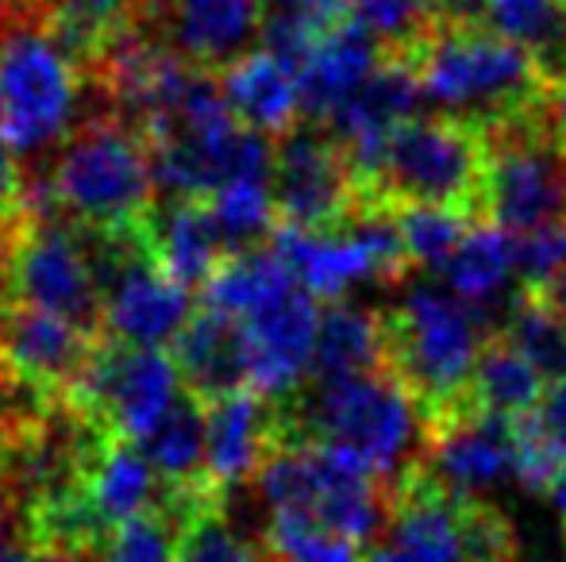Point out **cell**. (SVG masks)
I'll list each match as a JSON object with an SVG mask.
<instances>
[{
    "label": "cell",
    "instance_id": "cell-1",
    "mask_svg": "<svg viewBox=\"0 0 566 562\" xmlns=\"http://www.w3.org/2000/svg\"><path fill=\"white\" fill-rule=\"evenodd\" d=\"M397 54L412 62L420 93L440 105L443 116L474 124L485 136L544 113L552 89V77L536 54L478 20L440 15L409 51Z\"/></svg>",
    "mask_w": 566,
    "mask_h": 562
},
{
    "label": "cell",
    "instance_id": "cell-2",
    "mask_svg": "<svg viewBox=\"0 0 566 562\" xmlns=\"http://www.w3.org/2000/svg\"><path fill=\"white\" fill-rule=\"evenodd\" d=\"M277 443H324L397 481L424 450V413L386 370L313 382L277 401Z\"/></svg>",
    "mask_w": 566,
    "mask_h": 562
},
{
    "label": "cell",
    "instance_id": "cell-3",
    "mask_svg": "<svg viewBox=\"0 0 566 562\" xmlns=\"http://www.w3.org/2000/svg\"><path fill=\"white\" fill-rule=\"evenodd\" d=\"M201 293L205 305L243 328L254 393L282 401L308 382L321 308L270 243L231 255Z\"/></svg>",
    "mask_w": 566,
    "mask_h": 562
},
{
    "label": "cell",
    "instance_id": "cell-4",
    "mask_svg": "<svg viewBox=\"0 0 566 562\" xmlns=\"http://www.w3.org/2000/svg\"><path fill=\"white\" fill-rule=\"evenodd\" d=\"M482 328V308L420 285L381 312V370L420 405L424 435L470 413V374L490 339Z\"/></svg>",
    "mask_w": 566,
    "mask_h": 562
},
{
    "label": "cell",
    "instance_id": "cell-5",
    "mask_svg": "<svg viewBox=\"0 0 566 562\" xmlns=\"http://www.w3.org/2000/svg\"><path fill=\"white\" fill-rule=\"evenodd\" d=\"M51 212L97 235L139 232L158 204L155 155L139 124L93 116L62 142L46 178Z\"/></svg>",
    "mask_w": 566,
    "mask_h": 562
},
{
    "label": "cell",
    "instance_id": "cell-6",
    "mask_svg": "<svg viewBox=\"0 0 566 562\" xmlns=\"http://www.w3.org/2000/svg\"><path fill=\"white\" fill-rule=\"evenodd\" d=\"M366 562H516V532L493 501L451 494L412 463L389 481Z\"/></svg>",
    "mask_w": 566,
    "mask_h": 562
},
{
    "label": "cell",
    "instance_id": "cell-7",
    "mask_svg": "<svg viewBox=\"0 0 566 562\" xmlns=\"http://www.w3.org/2000/svg\"><path fill=\"white\" fill-rule=\"evenodd\" d=\"M485 170H490V136L454 116H409L381 142L374 178L358 193L363 204L378 209H454L478 216ZM482 220V216H478Z\"/></svg>",
    "mask_w": 566,
    "mask_h": 562
},
{
    "label": "cell",
    "instance_id": "cell-8",
    "mask_svg": "<svg viewBox=\"0 0 566 562\" xmlns=\"http://www.w3.org/2000/svg\"><path fill=\"white\" fill-rule=\"evenodd\" d=\"M90 70L39 15H0V139L15 155H43L77 131Z\"/></svg>",
    "mask_w": 566,
    "mask_h": 562
},
{
    "label": "cell",
    "instance_id": "cell-9",
    "mask_svg": "<svg viewBox=\"0 0 566 562\" xmlns=\"http://www.w3.org/2000/svg\"><path fill=\"white\" fill-rule=\"evenodd\" d=\"M254 481L270 512L316 520L363 548L378 536L386 517L389 481H381L355 455L324 443H277Z\"/></svg>",
    "mask_w": 566,
    "mask_h": 562
},
{
    "label": "cell",
    "instance_id": "cell-10",
    "mask_svg": "<svg viewBox=\"0 0 566 562\" xmlns=\"http://www.w3.org/2000/svg\"><path fill=\"white\" fill-rule=\"evenodd\" d=\"M478 216L513 235L566 227V147L555 139L547 113L490 131V170Z\"/></svg>",
    "mask_w": 566,
    "mask_h": 562
},
{
    "label": "cell",
    "instance_id": "cell-11",
    "mask_svg": "<svg viewBox=\"0 0 566 562\" xmlns=\"http://www.w3.org/2000/svg\"><path fill=\"white\" fill-rule=\"evenodd\" d=\"M12 300L105 336L101 278L82 227L62 216H28L12 240Z\"/></svg>",
    "mask_w": 566,
    "mask_h": 562
},
{
    "label": "cell",
    "instance_id": "cell-12",
    "mask_svg": "<svg viewBox=\"0 0 566 562\" xmlns=\"http://www.w3.org/2000/svg\"><path fill=\"white\" fill-rule=\"evenodd\" d=\"M181 393H186V385H181L178 367L166 351L101 336L82 382L74 385L66 401L105 432L143 443L166 421V413Z\"/></svg>",
    "mask_w": 566,
    "mask_h": 562
},
{
    "label": "cell",
    "instance_id": "cell-13",
    "mask_svg": "<svg viewBox=\"0 0 566 562\" xmlns=\"http://www.w3.org/2000/svg\"><path fill=\"white\" fill-rule=\"evenodd\" d=\"M270 193L277 224L297 232H336L358 212L350 162L321 124H297L274 142Z\"/></svg>",
    "mask_w": 566,
    "mask_h": 562
},
{
    "label": "cell",
    "instance_id": "cell-14",
    "mask_svg": "<svg viewBox=\"0 0 566 562\" xmlns=\"http://www.w3.org/2000/svg\"><path fill=\"white\" fill-rule=\"evenodd\" d=\"M101 336L31 305L0 308V378L35 405H62L82 382Z\"/></svg>",
    "mask_w": 566,
    "mask_h": 562
},
{
    "label": "cell",
    "instance_id": "cell-15",
    "mask_svg": "<svg viewBox=\"0 0 566 562\" xmlns=\"http://www.w3.org/2000/svg\"><path fill=\"white\" fill-rule=\"evenodd\" d=\"M417 466L459 497H482L509 478H521L513 421L462 413L424 435Z\"/></svg>",
    "mask_w": 566,
    "mask_h": 562
},
{
    "label": "cell",
    "instance_id": "cell-16",
    "mask_svg": "<svg viewBox=\"0 0 566 562\" xmlns=\"http://www.w3.org/2000/svg\"><path fill=\"white\" fill-rule=\"evenodd\" d=\"M274 447L277 401L254 390H239L205 405V470L220 494L259 478Z\"/></svg>",
    "mask_w": 566,
    "mask_h": 562
},
{
    "label": "cell",
    "instance_id": "cell-17",
    "mask_svg": "<svg viewBox=\"0 0 566 562\" xmlns=\"http://www.w3.org/2000/svg\"><path fill=\"white\" fill-rule=\"evenodd\" d=\"M163 494V481L139 450V443L119 439L113 432L101 435L82 478V509L93 536H97V548L119 524L158 509Z\"/></svg>",
    "mask_w": 566,
    "mask_h": 562
},
{
    "label": "cell",
    "instance_id": "cell-18",
    "mask_svg": "<svg viewBox=\"0 0 566 562\" xmlns=\"http://www.w3.org/2000/svg\"><path fill=\"white\" fill-rule=\"evenodd\" d=\"M270 0H174L166 8V46L201 70H224L262 39Z\"/></svg>",
    "mask_w": 566,
    "mask_h": 562
},
{
    "label": "cell",
    "instance_id": "cell-19",
    "mask_svg": "<svg viewBox=\"0 0 566 562\" xmlns=\"http://www.w3.org/2000/svg\"><path fill=\"white\" fill-rule=\"evenodd\" d=\"M224 100L243 128L259 131L266 139L290 136L301 124V74L285 59H277L266 46L239 54L224 70H217Z\"/></svg>",
    "mask_w": 566,
    "mask_h": 562
},
{
    "label": "cell",
    "instance_id": "cell-20",
    "mask_svg": "<svg viewBox=\"0 0 566 562\" xmlns=\"http://www.w3.org/2000/svg\"><path fill=\"white\" fill-rule=\"evenodd\" d=\"M178 378L197 401H217L228 393L251 390V359H247V339L231 316L205 305L189 316L178 331L170 351Z\"/></svg>",
    "mask_w": 566,
    "mask_h": 562
},
{
    "label": "cell",
    "instance_id": "cell-21",
    "mask_svg": "<svg viewBox=\"0 0 566 562\" xmlns=\"http://www.w3.org/2000/svg\"><path fill=\"white\" fill-rule=\"evenodd\" d=\"M147 243L163 271L186 289H205L212 274L231 258L209 201H193V197L158 201L147 220Z\"/></svg>",
    "mask_w": 566,
    "mask_h": 562
},
{
    "label": "cell",
    "instance_id": "cell-22",
    "mask_svg": "<svg viewBox=\"0 0 566 562\" xmlns=\"http://www.w3.org/2000/svg\"><path fill=\"white\" fill-rule=\"evenodd\" d=\"M386 46L350 15L321 35L301 66V108L313 124H328L332 113L381 66Z\"/></svg>",
    "mask_w": 566,
    "mask_h": 562
},
{
    "label": "cell",
    "instance_id": "cell-23",
    "mask_svg": "<svg viewBox=\"0 0 566 562\" xmlns=\"http://www.w3.org/2000/svg\"><path fill=\"white\" fill-rule=\"evenodd\" d=\"M420 82L417 70L405 54H389L381 59V66L350 93L347 100L332 113V120L324 124L332 139L339 147H355V142L381 139L397 128L401 120H409L420 105Z\"/></svg>",
    "mask_w": 566,
    "mask_h": 562
},
{
    "label": "cell",
    "instance_id": "cell-24",
    "mask_svg": "<svg viewBox=\"0 0 566 562\" xmlns=\"http://www.w3.org/2000/svg\"><path fill=\"white\" fill-rule=\"evenodd\" d=\"M35 15L90 74L147 20L139 0H39Z\"/></svg>",
    "mask_w": 566,
    "mask_h": 562
},
{
    "label": "cell",
    "instance_id": "cell-25",
    "mask_svg": "<svg viewBox=\"0 0 566 562\" xmlns=\"http://www.w3.org/2000/svg\"><path fill=\"white\" fill-rule=\"evenodd\" d=\"M544 390L547 378L497 331L478 351L467 390V409L482 416H501V421H521L524 413L536 409Z\"/></svg>",
    "mask_w": 566,
    "mask_h": 562
},
{
    "label": "cell",
    "instance_id": "cell-26",
    "mask_svg": "<svg viewBox=\"0 0 566 562\" xmlns=\"http://www.w3.org/2000/svg\"><path fill=\"white\" fill-rule=\"evenodd\" d=\"M366 370H381V312L332 300L328 312H321L308 378L328 382V378H350Z\"/></svg>",
    "mask_w": 566,
    "mask_h": 562
},
{
    "label": "cell",
    "instance_id": "cell-27",
    "mask_svg": "<svg viewBox=\"0 0 566 562\" xmlns=\"http://www.w3.org/2000/svg\"><path fill=\"white\" fill-rule=\"evenodd\" d=\"M139 450L155 466L163 489L212 486L209 470H205V401H197L189 390L181 393L166 421L139 443Z\"/></svg>",
    "mask_w": 566,
    "mask_h": 562
},
{
    "label": "cell",
    "instance_id": "cell-28",
    "mask_svg": "<svg viewBox=\"0 0 566 562\" xmlns=\"http://www.w3.org/2000/svg\"><path fill=\"white\" fill-rule=\"evenodd\" d=\"M448 289L467 305H485L493 293H501L516 274V235L497 224L474 220L454 255L440 266Z\"/></svg>",
    "mask_w": 566,
    "mask_h": 562
},
{
    "label": "cell",
    "instance_id": "cell-29",
    "mask_svg": "<svg viewBox=\"0 0 566 562\" xmlns=\"http://www.w3.org/2000/svg\"><path fill=\"white\" fill-rule=\"evenodd\" d=\"M478 20L509 43L536 54L547 77L566 70V8L563 0H478Z\"/></svg>",
    "mask_w": 566,
    "mask_h": 562
},
{
    "label": "cell",
    "instance_id": "cell-30",
    "mask_svg": "<svg viewBox=\"0 0 566 562\" xmlns=\"http://www.w3.org/2000/svg\"><path fill=\"white\" fill-rule=\"evenodd\" d=\"M513 427L516 455H521V481L552 494V486L566 474V378L547 382L536 409L513 421Z\"/></svg>",
    "mask_w": 566,
    "mask_h": 562
},
{
    "label": "cell",
    "instance_id": "cell-31",
    "mask_svg": "<svg viewBox=\"0 0 566 562\" xmlns=\"http://www.w3.org/2000/svg\"><path fill=\"white\" fill-rule=\"evenodd\" d=\"M501 336L547 378V382H559L566 378V316L559 308L544 305L532 293H516L513 308H509V320L501 328Z\"/></svg>",
    "mask_w": 566,
    "mask_h": 562
},
{
    "label": "cell",
    "instance_id": "cell-32",
    "mask_svg": "<svg viewBox=\"0 0 566 562\" xmlns=\"http://www.w3.org/2000/svg\"><path fill=\"white\" fill-rule=\"evenodd\" d=\"M209 209H212V216H217L220 232H224L231 255L266 247L277 227V209H274V193H270V181H235V185L220 189L217 197H209Z\"/></svg>",
    "mask_w": 566,
    "mask_h": 562
},
{
    "label": "cell",
    "instance_id": "cell-33",
    "mask_svg": "<svg viewBox=\"0 0 566 562\" xmlns=\"http://www.w3.org/2000/svg\"><path fill=\"white\" fill-rule=\"evenodd\" d=\"M262 548L270 562H366L358 540L332 532L316 520L285 517V512H270Z\"/></svg>",
    "mask_w": 566,
    "mask_h": 562
},
{
    "label": "cell",
    "instance_id": "cell-34",
    "mask_svg": "<svg viewBox=\"0 0 566 562\" xmlns=\"http://www.w3.org/2000/svg\"><path fill=\"white\" fill-rule=\"evenodd\" d=\"M224 501L228 497L205 505L181 524L178 562H270L262 540L243 536L228 520Z\"/></svg>",
    "mask_w": 566,
    "mask_h": 562
},
{
    "label": "cell",
    "instance_id": "cell-35",
    "mask_svg": "<svg viewBox=\"0 0 566 562\" xmlns=\"http://www.w3.org/2000/svg\"><path fill=\"white\" fill-rule=\"evenodd\" d=\"M397 227H401L405 255H409L412 271H440L443 263L454 255V247L462 243V235L470 232L478 216L454 209H394Z\"/></svg>",
    "mask_w": 566,
    "mask_h": 562
},
{
    "label": "cell",
    "instance_id": "cell-36",
    "mask_svg": "<svg viewBox=\"0 0 566 562\" xmlns=\"http://www.w3.org/2000/svg\"><path fill=\"white\" fill-rule=\"evenodd\" d=\"M181 520L166 505L143 512V517L119 524L105 536L90 562H178Z\"/></svg>",
    "mask_w": 566,
    "mask_h": 562
},
{
    "label": "cell",
    "instance_id": "cell-37",
    "mask_svg": "<svg viewBox=\"0 0 566 562\" xmlns=\"http://www.w3.org/2000/svg\"><path fill=\"white\" fill-rule=\"evenodd\" d=\"M355 20L386 46L389 54L409 51L436 20H440V4L436 0H358Z\"/></svg>",
    "mask_w": 566,
    "mask_h": 562
},
{
    "label": "cell",
    "instance_id": "cell-38",
    "mask_svg": "<svg viewBox=\"0 0 566 562\" xmlns=\"http://www.w3.org/2000/svg\"><path fill=\"white\" fill-rule=\"evenodd\" d=\"M28 170L20 166V155L0 139V224L20 227L28 212Z\"/></svg>",
    "mask_w": 566,
    "mask_h": 562
},
{
    "label": "cell",
    "instance_id": "cell-39",
    "mask_svg": "<svg viewBox=\"0 0 566 562\" xmlns=\"http://www.w3.org/2000/svg\"><path fill=\"white\" fill-rule=\"evenodd\" d=\"M31 551L28 520H23L20 505L0 489V562H23Z\"/></svg>",
    "mask_w": 566,
    "mask_h": 562
},
{
    "label": "cell",
    "instance_id": "cell-40",
    "mask_svg": "<svg viewBox=\"0 0 566 562\" xmlns=\"http://www.w3.org/2000/svg\"><path fill=\"white\" fill-rule=\"evenodd\" d=\"M297 4L305 8L316 23H324V28H336V23L355 15L358 0H297Z\"/></svg>",
    "mask_w": 566,
    "mask_h": 562
},
{
    "label": "cell",
    "instance_id": "cell-41",
    "mask_svg": "<svg viewBox=\"0 0 566 562\" xmlns=\"http://www.w3.org/2000/svg\"><path fill=\"white\" fill-rule=\"evenodd\" d=\"M544 113H547V124H552L555 139H559L563 147H566V70L552 82V89H547Z\"/></svg>",
    "mask_w": 566,
    "mask_h": 562
},
{
    "label": "cell",
    "instance_id": "cell-42",
    "mask_svg": "<svg viewBox=\"0 0 566 562\" xmlns=\"http://www.w3.org/2000/svg\"><path fill=\"white\" fill-rule=\"evenodd\" d=\"M12 240L15 232L0 235V308L12 305Z\"/></svg>",
    "mask_w": 566,
    "mask_h": 562
},
{
    "label": "cell",
    "instance_id": "cell-43",
    "mask_svg": "<svg viewBox=\"0 0 566 562\" xmlns=\"http://www.w3.org/2000/svg\"><path fill=\"white\" fill-rule=\"evenodd\" d=\"M23 562H90V559L74 555V551H62V548H31Z\"/></svg>",
    "mask_w": 566,
    "mask_h": 562
},
{
    "label": "cell",
    "instance_id": "cell-44",
    "mask_svg": "<svg viewBox=\"0 0 566 562\" xmlns=\"http://www.w3.org/2000/svg\"><path fill=\"white\" fill-rule=\"evenodd\" d=\"M552 501H555V512H559V524H563V532H566V474L552 486Z\"/></svg>",
    "mask_w": 566,
    "mask_h": 562
},
{
    "label": "cell",
    "instance_id": "cell-45",
    "mask_svg": "<svg viewBox=\"0 0 566 562\" xmlns=\"http://www.w3.org/2000/svg\"><path fill=\"white\" fill-rule=\"evenodd\" d=\"M139 4H143V12H147V15H158V20H163L166 8H170L174 0H139Z\"/></svg>",
    "mask_w": 566,
    "mask_h": 562
}]
</instances>
